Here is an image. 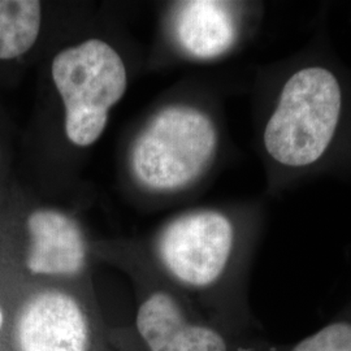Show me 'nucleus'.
Segmentation results:
<instances>
[{"mask_svg":"<svg viewBox=\"0 0 351 351\" xmlns=\"http://www.w3.org/2000/svg\"><path fill=\"white\" fill-rule=\"evenodd\" d=\"M342 88L332 71L304 66L285 81L264 128V149L285 168H306L320 160L336 137Z\"/></svg>","mask_w":351,"mask_h":351,"instance_id":"nucleus-1","label":"nucleus"},{"mask_svg":"<svg viewBox=\"0 0 351 351\" xmlns=\"http://www.w3.org/2000/svg\"><path fill=\"white\" fill-rule=\"evenodd\" d=\"M217 130L206 112L172 106L158 113L132 152L133 172L155 190H176L197 180L213 160Z\"/></svg>","mask_w":351,"mask_h":351,"instance_id":"nucleus-3","label":"nucleus"},{"mask_svg":"<svg viewBox=\"0 0 351 351\" xmlns=\"http://www.w3.org/2000/svg\"><path fill=\"white\" fill-rule=\"evenodd\" d=\"M17 339L21 351H86L88 323L72 297L43 291L23 308Z\"/></svg>","mask_w":351,"mask_h":351,"instance_id":"nucleus-5","label":"nucleus"},{"mask_svg":"<svg viewBox=\"0 0 351 351\" xmlns=\"http://www.w3.org/2000/svg\"><path fill=\"white\" fill-rule=\"evenodd\" d=\"M177 36L191 56L213 59L233 46L237 26L226 3L186 1L182 3L177 16Z\"/></svg>","mask_w":351,"mask_h":351,"instance_id":"nucleus-8","label":"nucleus"},{"mask_svg":"<svg viewBox=\"0 0 351 351\" xmlns=\"http://www.w3.org/2000/svg\"><path fill=\"white\" fill-rule=\"evenodd\" d=\"M233 242L234 229L226 215L198 211L177 217L164 229L159 251L178 281L204 288L226 271Z\"/></svg>","mask_w":351,"mask_h":351,"instance_id":"nucleus-4","label":"nucleus"},{"mask_svg":"<svg viewBox=\"0 0 351 351\" xmlns=\"http://www.w3.org/2000/svg\"><path fill=\"white\" fill-rule=\"evenodd\" d=\"M52 80L65 106V133L77 146L98 141L108 112L121 101L128 73L112 46L93 38L60 51L52 62Z\"/></svg>","mask_w":351,"mask_h":351,"instance_id":"nucleus-2","label":"nucleus"},{"mask_svg":"<svg viewBox=\"0 0 351 351\" xmlns=\"http://www.w3.org/2000/svg\"><path fill=\"white\" fill-rule=\"evenodd\" d=\"M293 351H351V323L339 322L303 339Z\"/></svg>","mask_w":351,"mask_h":351,"instance_id":"nucleus-10","label":"nucleus"},{"mask_svg":"<svg viewBox=\"0 0 351 351\" xmlns=\"http://www.w3.org/2000/svg\"><path fill=\"white\" fill-rule=\"evenodd\" d=\"M137 326L151 351H226L217 332L189 324L175 300L165 293L152 294L139 307Z\"/></svg>","mask_w":351,"mask_h":351,"instance_id":"nucleus-7","label":"nucleus"},{"mask_svg":"<svg viewBox=\"0 0 351 351\" xmlns=\"http://www.w3.org/2000/svg\"><path fill=\"white\" fill-rule=\"evenodd\" d=\"M30 249L26 265L37 275H77L86 261L82 233L69 216L37 210L27 217Z\"/></svg>","mask_w":351,"mask_h":351,"instance_id":"nucleus-6","label":"nucleus"},{"mask_svg":"<svg viewBox=\"0 0 351 351\" xmlns=\"http://www.w3.org/2000/svg\"><path fill=\"white\" fill-rule=\"evenodd\" d=\"M42 7L36 0H0V60L24 55L36 43Z\"/></svg>","mask_w":351,"mask_h":351,"instance_id":"nucleus-9","label":"nucleus"},{"mask_svg":"<svg viewBox=\"0 0 351 351\" xmlns=\"http://www.w3.org/2000/svg\"><path fill=\"white\" fill-rule=\"evenodd\" d=\"M1 324H3V313L0 310V328H1Z\"/></svg>","mask_w":351,"mask_h":351,"instance_id":"nucleus-11","label":"nucleus"}]
</instances>
